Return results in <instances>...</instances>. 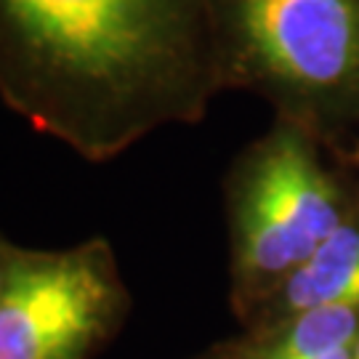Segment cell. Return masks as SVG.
<instances>
[{"label": "cell", "mask_w": 359, "mask_h": 359, "mask_svg": "<svg viewBox=\"0 0 359 359\" xmlns=\"http://www.w3.org/2000/svg\"><path fill=\"white\" fill-rule=\"evenodd\" d=\"M224 88L213 0H0V99L107 163Z\"/></svg>", "instance_id": "obj_1"}, {"label": "cell", "mask_w": 359, "mask_h": 359, "mask_svg": "<svg viewBox=\"0 0 359 359\" xmlns=\"http://www.w3.org/2000/svg\"><path fill=\"white\" fill-rule=\"evenodd\" d=\"M221 77L304 126L359 123V0H213Z\"/></svg>", "instance_id": "obj_2"}, {"label": "cell", "mask_w": 359, "mask_h": 359, "mask_svg": "<svg viewBox=\"0 0 359 359\" xmlns=\"http://www.w3.org/2000/svg\"><path fill=\"white\" fill-rule=\"evenodd\" d=\"M344 221V197L320 165L306 130L298 123L277 126L245 154L229 179L237 306L269 304Z\"/></svg>", "instance_id": "obj_3"}, {"label": "cell", "mask_w": 359, "mask_h": 359, "mask_svg": "<svg viewBox=\"0 0 359 359\" xmlns=\"http://www.w3.org/2000/svg\"><path fill=\"white\" fill-rule=\"evenodd\" d=\"M128 309L104 237L65 250L22 248L0 293V359H90Z\"/></svg>", "instance_id": "obj_4"}, {"label": "cell", "mask_w": 359, "mask_h": 359, "mask_svg": "<svg viewBox=\"0 0 359 359\" xmlns=\"http://www.w3.org/2000/svg\"><path fill=\"white\" fill-rule=\"evenodd\" d=\"M320 306H359V218H346L269 298L274 322Z\"/></svg>", "instance_id": "obj_5"}, {"label": "cell", "mask_w": 359, "mask_h": 359, "mask_svg": "<svg viewBox=\"0 0 359 359\" xmlns=\"http://www.w3.org/2000/svg\"><path fill=\"white\" fill-rule=\"evenodd\" d=\"M359 338V306H320L274 322L237 359H320Z\"/></svg>", "instance_id": "obj_6"}, {"label": "cell", "mask_w": 359, "mask_h": 359, "mask_svg": "<svg viewBox=\"0 0 359 359\" xmlns=\"http://www.w3.org/2000/svg\"><path fill=\"white\" fill-rule=\"evenodd\" d=\"M19 253H22V248L13 245L6 234H0V293H3V287L8 283L16 261H19Z\"/></svg>", "instance_id": "obj_7"}, {"label": "cell", "mask_w": 359, "mask_h": 359, "mask_svg": "<svg viewBox=\"0 0 359 359\" xmlns=\"http://www.w3.org/2000/svg\"><path fill=\"white\" fill-rule=\"evenodd\" d=\"M200 359H237V351H213V354H205Z\"/></svg>", "instance_id": "obj_8"}, {"label": "cell", "mask_w": 359, "mask_h": 359, "mask_svg": "<svg viewBox=\"0 0 359 359\" xmlns=\"http://www.w3.org/2000/svg\"><path fill=\"white\" fill-rule=\"evenodd\" d=\"M354 359H359V338H357V344H354Z\"/></svg>", "instance_id": "obj_9"}, {"label": "cell", "mask_w": 359, "mask_h": 359, "mask_svg": "<svg viewBox=\"0 0 359 359\" xmlns=\"http://www.w3.org/2000/svg\"><path fill=\"white\" fill-rule=\"evenodd\" d=\"M357 157H359V152H357Z\"/></svg>", "instance_id": "obj_10"}]
</instances>
